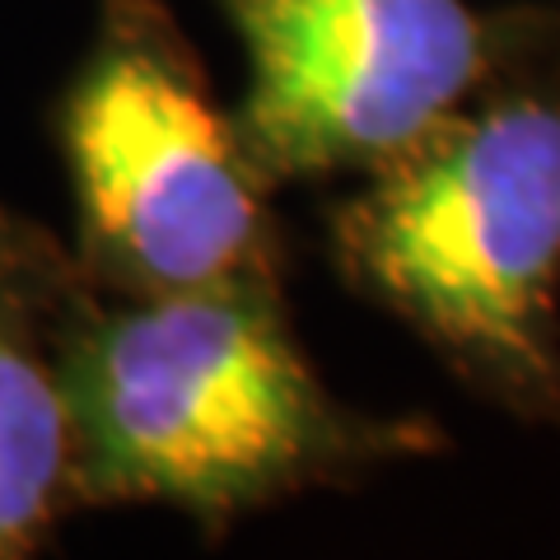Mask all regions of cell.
Here are the masks:
<instances>
[{"mask_svg": "<svg viewBox=\"0 0 560 560\" xmlns=\"http://www.w3.org/2000/svg\"><path fill=\"white\" fill-rule=\"evenodd\" d=\"M248 51L234 108L276 187L374 173L481 80L495 14L467 0H220Z\"/></svg>", "mask_w": 560, "mask_h": 560, "instance_id": "cell-4", "label": "cell"}, {"mask_svg": "<svg viewBox=\"0 0 560 560\" xmlns=\"http://www.w3.org/2000/svg\"><path fill=\"white\" fill-rule=\"evenodd\" d=\"M80 510L160 504L206 537L308 490L444 448L430 416H374L313 370L285 276L154 300L84 285L66 318Z\"/></svg>", "mask_w": 560, "mask_h": 560, "instance_id": "cell-1", "label": "cell"}, {"mask_svg": "<svg viewBox=\"0 0 560 560\" xmlns=\"http://www.w3.org/2000/svg\"><path fill=\"white\" fill-rule=\"evenodd\" d=\"M75 238L70 257L117 300L285 276L276 183L164 0H103L51 113Z\"/></svg>", "mask_w": 560, "mask_h": 560, "instance_id": "cell-3", "label": "cell"}, {"mask_svg": "<svg viewBox=\"0 0 560 560\" xmlns=\"http://www.w3.org/2000/svg\"><path fill=\"white\" fill-rule=\"evenodd\" d=\"M84 285L70 243L0 206V560L43 551L80 510L66 318Z\"/></svg>", "mask_w": 560, "mask_h": 560, "instance_id": "cell-5", "label": "cell"}, {"mask_svg": "<svg viewBox=\"0 0 560 560\" xmlns=\"http://www.w3.org/2000/svg\"><path fill=\"white\" fill-rule=\"evenodd\" d=\"M341 285L463 388L560 430V14L500 10L495 51L327 215Z\"/></svg>", "mask_w": 560, "mask_h": 560, "instance_id": "cell-2", "label": "cell"}]
</instances>
